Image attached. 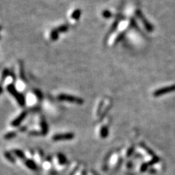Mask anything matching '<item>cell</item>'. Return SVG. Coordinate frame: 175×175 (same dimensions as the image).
I'll return each mask as SVG.
<instances>
[{
    "mask_svg": "<svg viewBox=\"0 0 175 175\" xmlns=\"http://www.w3.org/2000/svg\"><path fill=\"white\" fill-rule=\"evenodd\" d=\"M7 90L10 94V95L13 96V97L15 99V100L17 101L19 105L21 107H24L25 104H26V101H25L24 96L18 91V90L15 88V85L13 84H9L7 86Z\"/></svg>",
    "mask_w": 175,
    "mask_h": 175,
    "instance_id": "cell-1",
    "label": "cell"
},
{
    "mask_svg": "<svg viewBox=\"0 0 175 175\" xmlns=\"http://www.w3.org/2000/svg\"><path fill=\"white\" fill-rule=\"evenodd\" d=\"M57 98H58V100L61 101V102H71V103H75V104H83L84 103V100L82 98L73 96V95H69V94H59L57 96Z\"/></svg>",
    "mask_w": 175,
    "mask_h": 175,
    "instance_id": "cell-2",
    "label": "cell"
},
{
    "mask_svg": "<svg viewBox=\"0 0 175 175\" xmlns=\"http://www.w3.org/2000/svg\"><path fill=\"white\" fill-rule=\"evenodd\" d=\"M136 13V17H137V18L140 20H141L143 26H144V28L146 29V30H147L148 31H149V32H152V31H153V29H154L153 26H152V25L150 23L148 20L146 19V18H144V15H143V13H142L141 10H136V13Z\"/></svg>",
    "mask_w": 175,
    "mask_h": 175,
    "instance_id": "cell-3",
    "label": "cell"
},
{
    "mask_svg": "<svg viewBox=\"0 0 175 175\" xmlns=\"http://www.w3.org/2000/svg\"><path fill=\"white\" fill-rule=\"evenodd\" d=\"M75 137V134L71 132L64 134H57L52 137L53 141H64V140H71Z\"/></svg>",
    "mask_w": 175,
    "mask_h": 175,
    "instance_id": "cell-4",
    "label": "cell"
},
{
    "mask_svg": "<svg viewBox=\"0 0 175 175\" xmlns=\"http://www.w3.org/2000/svg\"><path fill=\"white\" fill-rule=\"evenodd\" d=\"M174 91H175L174 85L170 86H166V87L161 88H159V89L155 91L154 93H153V96H156V97H158V96H162V95H164V94H167V93H170Z\"/></svg>",
    "mask_w": 175,
    "mask_h": 175,
    "instance_id": "cell-5",
    "label": "cell"
},
{
    "mask_svg": "<svg viewBox=\"0 0 175 175\" xmlns=\"http://www.w3.org/2000/svg\"><path fill=\"white\" fill-rule=\"evenodd\" d=\"M27 116V112L26 111H23V112H21L16 118H15L13 121L11 122V126L13 127H17L20 125L21 123V122L23 121L26 117Z\"/></svg>",
    "mask_w": 175,
    "mask_h": 175,
    "instance_id": "cell-6",
    "label": "cell"
},
{
    "mask_svg": "<svg viewBox=\"0 0 175 175\" xmlns=\"http://www.w3.org/2000/svg\"><path fill=\"white\" fill-rule=\"evenodd\" d=\"M40 126L41 128H42V131H41V133L42 135H45L47 134V132H48V126H47V123L46 122L45 119L43 117H42L40 121Z\"/></svg>",
    "mask_w": 175,
    "mask_h": 175,
    "instance_id": "cell-7",
    "label": "cell"
},
{
    "mask_svg": "<svg viewBox=\"0 0 175 175\" xmlns=\"http://www.w3.org/2000/svg\"><path fill=\"white\" fill-rule=\"evenodd\" d=\"M25 165H26L29 169H31V170L36 171L37 169V166L35 164V162H34V160H30V159H28V160H26V161H25Z\"/></svg>",
    "mask_w": 175,
    "mask_h": 175,
    "instance_id": "cell-8",
    "label": "cell"
},
{
    "mask_svg": "<svg viewBox=\"0 0 175 175\" xmlns=\"http://www.w3.org/2000/svg\"><path fill=\"white\" fill-rule=\"evenodd\" d=\"M50 37L52 41H56L58 39V37H59V32H58L56 29L51 30L50 34Z\"/></svg>",
    "mask_w": 175,
    "mask_h": 175,
    "instance_id": "cell-9",
    "label": "cell"
},
{
    "mask_svg": "<svg viewBox=\"0 0 175 175\" xmlns=\"http://www.w3.org/2000/svg\"><path fill=\"white\" fill-rule=\"evenodd\" d=\"M81 10H79V9H76V10H74V11L72 12V13L71 14V18L75 20V21H78V20L79 19V18H80V16H81Z\"/></svg>",
    "mask_w": 175,
    "mask_h": 175,
    "instance_id": "cell-10",
    "label": "cell"
},
{
    "mask_svg": "<svg viewBox=\"0 0 175 175\" xmlns=\"http://www.w3.org/2000/svg\"><path fill=\"white\" fill-rule=\"evenodd\" d=\"M109 134V129L107 128V126H102L100 129V136L101 137L104 139V138H107V136Z\"/></svg>",
    "mask_w": 175,
    "mask_h": 175,
    "instance_id": "cell-11",
    "label": "cell"
},
{
    "mask_svg": "<svg viewBox=\"0 0 175 175\" xmlns=\"http://www.w3.org/2000/svg\"><path fill=\"white\" fill-rule=\"evenodd\" d=\"M118 24H119V20H115V21L113 22V23H112V26H111L110 29V31H109L108 34H107V37L109 36V34H112V33H113L114 31L116 30L118 26Z\"/></svg>",
    "mask_w": 175,
    "mask_h": 175,
    "instance_id": "cell-12",
    "label": "cell"
},
{
    "mask_svg": "<svg viewBox=\"0 0 175 175\" xmlns=\"http://www.w3.org/2000/svg\"><path fill=\"white\" fill-rule=\"evenodd\" d=\"M56 29L58 30V31L59 33L67 32V31L69 30V26L66 24H63L59 26L58 27H57Z\"/></svg>",
    "mask_w": 175,
    "mask_h": 175,
    "instance_id": "cell-13",
    "label": "cell"
},
{
    "mask_svg": "<svg viewBox=\"0 0 175 175\" xmlns=\"http://www.w3.org/2000/svg\"><path fill=\"white\" fill-rule=\"evenodd\" d=\"M102 16H103V18H106V19H109V18H110L112 17V13L108 10H103V11H102Z\"/></svg>",
    "mask_w": 175,
    "mask_h": 175,
    "instance_id": "cell-14",
    "label": "cell"
},
{
    "mask_svg": "<svg viewBox=\"0 0 175 175\" xmlns=\"http://www.w3.org/2000/svg\"><path fill=\"white\" fill-rule=\"evenodd\" d=\"M58 162L60 163V164H61V165H63V164L67 163V158H66V157H65L63 154H61V153L58 154Z\"/></svg>",
    "mask_w": 175,
    "mask_h": 175,
    "instance_id": "cell-15",
    "label": "cell"
},
{
    "mask_svg": "<svg viewBox=\"0 0 175 175\" xmlns=\"http://www.w3.org/2000/svg\"><path fill=\"white\" fill-rule=\"evenodd\" d=\"M125 34H126V31H122V32L119 33L118 35L117 36L116 39H115V45L118 43L119 42H120V41L123 39V38L125 37Z\"/></svg>",
    "mask_w": 175,
    "mask_h": 175,
    "instance_id": "cell-16",
    "label": "cell"
},
{
    "mask_svg": "<svg viewBox=\"0 0 175 175\" xmlns=\"http://www.w3.org/2000/svg\"><path fill=\"white\" fill-rule=\"evenodd\" d=\"M5 158L7 159V160H8L10 162L13 163V164H14V163L15 162V158H13V156H12V154L10 153V152H5Z\"/></svg>",
    "mask_w": 175,
    "mask_h": 175,
    "instance_id": "cell-17",
    "label": "cell"
},
{
    "mask_svg": "<svg viewBox=\"0 0 175 175\" xmlns=\"http://www.w3.org/2000/svg\"><path fill=\"white\" fill-rule=\"evenodd\" d=\"M15 136H16V132H15V131H10V132L7 133L4 137H5V139H6V140H10V139L15 137Z\"/></svg>",
    "mask_w": 175,
    "mask_h": 175,
    "instance_id": "cell-18",
    "label": "cell"
},
{
    "mask_svg": "<svg viewBox=\"0 0 175 175\" xmlns=\"http://www.w3.org/2000/svg\"><path fill=\"white\" fill-rule=\"evenodd\" d=\"M13 152H14V154L16 156H18L19 158L23 159L25 158V156H24V154H23V152L21 150H13Z\"/></svg>",
    "mask_w": 175,
    "mask_h": 175,
    "instance_id": "cell-19",
    "label": "cell"
},
{
    "mask_svg": "<svg viewBox=\"0 0 175 175\" xmlns=\"http://www.w3.org/2000/svg\"><path fill=\"white\" fill-rule=\"evenodd\" d=\"M9 75H10V71H9L8 69H4L2 74V82H3L5 78L8 76Z\"/></svg>",
    "mask_w": 175,
    "mask_h": 175,
    "instance_id": "cell-20",
    "label": "cell"
},
{
    "mask_svg": "<svg viewBox=\"0 0 175 175\" xmlns=\"http://www.w3.org/2000/svg\"><path fill=\"white\" fill-rule=\"evenodd\" d=\"M34 93L36 95V96H37L39 100H42V98H43V95H42V93L41 92V91H39V90L38 89H34Z\"/></svg>",
    "mask_w": 175,
    "mask_h": 175,
    "instance_id": "cell-21",
    "label": "cell"
},
{
    "mask_svg": "<svg viewBox=\"0 0 175 175\" xmlns=\"http://www.w3.org/2000/svg\"><path fill=\"white\" fill-rule=\"evenodd\" d=\"M23 65H21V69H20V75H21V77L22 79H26V77H25V74H24V71H23Z\"/></svg>",
    "mask_w": 175,
    "mask_h": 175,
    "instance_id": "cell-22",
    "label": "cell"
},
{
    "mask_svg": "<svg viewBox=\"0 0 175 175\" xmlns=\"http://www.w3.org/2000/svg\"><path fill=\"white\" fill-rule=\"evenodd\" d=\"M148 166H149V165H148V163H144V164H143L141 166V172H145V171L148 170Z\"/></svg>",
    "mask_w": 175,
    "mask_h": 175,
    "instance_id": "cell-23",
    "label": "cell"
},
{
    "mask_svg": "<svg viewBox=\"0 0 175 175\" xmlns=\"http://www.w3.org/2000/svg\"><path fill=\"white\" fill-rule=\"evenodd\" d=\"M30 134L33 135V136H37V135H40L39 134V132H37V131H31V132H30Z\"/></svg>",
    "mask_w": 175,
    "mask_h": 175,
    "instance_id": "cell-24",
    "label": "cell"
}]
</instances>
